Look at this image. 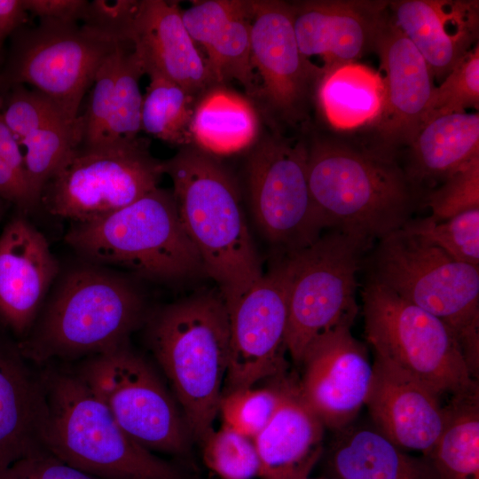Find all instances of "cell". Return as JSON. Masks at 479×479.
<instances>
[{
    "label": "cell",
    "instance_id": "1",
    "mask_svg": "<svg viewBox=\"0 0 479 479\" xmlns=\"http://www.w3.org/2000/svg\"><path fill=\"white\" fill-rule=\"evenodd\" d=\"M162 170L171 178L181 224L205 275L229 312L263 273L237 182L218 158L192 145L163 161Z\"/></svg>",
    "mask_w": 479,
    "mask_h": 479
},
{
    "label": "cell",
    "instance_id": "2",
    "mask_svg": "<svg viewBox=\"0 0 479 479\" xmlns=\"http://www.w3.org/2000/svg\"><path fill=\"white\" fill-rule=\"evenodd\" d=\"M308 180L326 229L373 244L402 228L415 208V186L393 156L374 148L315 138Z\"/></svg>",
    "mask_w": 479,
    "mask_h": 479
},
{
    "label": "cell",
    "instance_id": "3",
    "mask_svg": "<svg viewBox=\"0 0 479 479\" xmlns=\"http://www.w3.org/2000/svg\"><path fill=\"white\" fill-rule=\"evenodd\" d=\"M149 342L191 436L202 441L218 414L229 364V316L218 290L163 308L151 322Z\"/></svg>",
    "mask_w": 479,
    "mask_h": 479
},
{
    "label": "cell",
    "instance_id": "4",
    "mask_svg": "<svg viewBox=\"0 0 479 479\" xmlns=\"http://www.w3.org/2000/svg\"><path fill=\"white\" fill-rule=\"evenodd\" d=\"M42 388L41 443L61 462L98 479H184L128 436L79 375L52 373Z\"/></svg>",
    "mask_w": 479,
    "mask_h": 479
},
{
    "label": "cell",
    "instance_id": "5",
    "mask_svg": "<svg viewBox=\"0 0 479 479\" xmlns=\"http://www.w3.org/2000/svg\"><path fill=\"white\" fill-rule=\"evenodd\" d=\"M65 239L86 258L144 279L175 282L205 275L172 191L160 187L104 218L75 224Z\"/></svg>",
    "mask_w": 479,
    "mask_h": 479
},
{
    "label": "cell",
    "instance_id": "6",
    "mask_svg": "<svg viewBox=\"0 0 479 479\" xmlns=\"http://www.w3.org/2000/svg\"><path fill=\"white\" fill-rule=\"evenodd\" d=\"M371 279L445 323L479 371V266L458 262L403 227L379 240Z\"/></svg>",
    "mask_w": 479,
    "mask_h": 479
},
{
    "label": "cell",
    "instance_id": "7",
    "mask_svg": "<svg viewBox=\"0 0 479 479\" xmlns=\"http://www.w3.org/2000/svg\"><path fill=\"white\" fill-rule=\"evenodd\" d=\"M144 315L143 294L132 282L100 269L80 268L65 278L23 353L38 362L98 355L126 344Z\"/></svg>",
    "mask_w": 479,
    "mask_h": 479
},
{
    "label": "cell",
    "instance_id": "8",
    "mask_svg": "<svg viewBox=\"0 0 479 479\" xmlns=\"http://www.w3.org/2000/svg\"><path fill=\"white\" fill-rule=\"evenodd\" d=\"M362 298L365 334L375 359L439 397L479 391L456 336L441 319L371 279Z\"/></svg>",
    "mask_w": 479,
    "mask_h": 479
},
{
    "label": "cell",
    "instance_id": "9",
    "mask_svg": "<svg viewBox=\"0 0 479 479\" xmlns=\"http://www.w3.org/2000/svg\"><path fill=\"white\" fill-rule=\"evenodd\" d=\"M163 174L146 139L79 145L44 186L40 204L54 216L90 223L159 187Z\"/></svg>",
    "mask_w": 479,
    "mask_h": 479
},
{
    "label": "cell",
    "instance_id": "10",
    "mask_svg": "<svg viewBox=\"0 0 479 479\" xmlns=\"http://www.w3.org/2000/svg\"><path fill=\"white\" fill-rule=\"evenodd\" d=\"M120 41L74 22L41 19L35 27H22L12 35L0 69V94L17 84H30L75 122L99 67Z\"/></svg>",
    "mask_w": 479,
    "mask_h": 479
},
{
    "label": "cell",
    "instance_id": "11",
    "mask_svg": "<svg viewBox=\"0 0 479 479\" xmlns=\"http://www.w3.org/2000/svg\"><path fill=\"white\" fill-rule=\"evenodd\" d=\"M373 244L337 230L288 253L293 271L288 292L286 348L300 365L308 348L324 333L354 322L357 275Z\"/></svg>",
    "mask_w": 479,
    "mask_h": 479
},
{
    "label": "cell",
    "instance_id": "12",
    "mask_svg": "<svg viewBox=\"0 0 479 479\" xmlns=\"http://www.w3.org/2000/svg\"><path fill=\"white\" fill-rule=\"evenodd\" d=\"M246 183L253 219L263 236L288 254L317 240L324 222L308 180V145L265 133L250 149Z\"/></svg>",
    "mask_w": 479,
    "mask_h": 479
},
{
    "label": "cell",
    "instance_id": "13",
    "mask_svg": "<svg viewBox=\"0 0 479 479\" xmlns=\"http://www.w3.org/2000/svg\"><path fill=\"white\" fill-rule=\"evenodd\" d=\"M79 376L138 444L173 454L187 450L191 433L175 400L126 344L96 355Z\"/></svg>",
    "mask_w": 479,
    "mask_h": 479
},
{
    "label": "cell",
    "instance_id": "14",
    "mask_svg": "<svg viewBox=\"0 0 479 479\" xmlns=\"http://www.w3.org/2000/svg\"><path fill=\"white\" fill-rule=\"evenodd\" d=\"M292 271V257L286 254L228 312L230 355L223 393L255 386L282 371Z\"/></svg>",
    "mask_w": 479,
    "mask_h": 479
},
{
    "label": "cell",
    "instance_id": "15",
    "mask_svg": "<svg viewBox=\"0 0 479 479\" xmlns=\"http://www.w3.org/2000/svg\"><path fill=\"white\" fill-rule=\"evenodd\" d=\"M250 54L258 85L255 99L290 125L304 120L321 72L299 49L291 4L253 1Z\"/></svg>",
    "mask_w": 479,
    "mask_h": 479
},
{
    "label": "cell",
    "instance_id": "16",
    "mask_svg": "<svg viewBox=\"0 0 479 479\" xmlns=\"http://www.w3.org/2000/svg\"><path fill=\"white\" fill-rule=\"evenodd\" d=\"M346 321L320 335L306 350L297 385L306 404L324 427L347 428L365 405L372 378L365 347L352 335Z\"/></svg>",
    "mask_w": 479,
    "mask_h": 479
},
{
    "label": "cell",
    "instance_id": "17",
    "mask_svg": "<svg viewBox=\"0 0 479 479\" xmlns=\"http://www.w3.org/2000/svg\"><path fill=\"white\" fill-rule=\"evenodd\" d=\"M389 2L311 0L291 4L299 49L321 75L338 65L357 62L374 51L389 16ZM314 65V64H313ZM315 66V65H314Z\"/></svg>",
    "mask_w": 479,
    "mask_h": 479
},
{
    "label": "cell",
    "instance_id": "18",
    "mask_svg": "<svg viewBox=\"0 0 479 479\" xmlns=\"http://www.w3.org/2000/svg\"><path fill=\"white\" fill-rule=\"evenodd\" d=\"M384 71L385 104L374 122L381 137V152L393 156L399 145L412 144L422 126L434 84L433 74L412 42L389 17L374 51ZM394 157V156H393Z\"/></svg>",
    "mask_w": 479,
    "mask_h": 479
},
{
    "label": "cell",
    "instance_id": "19",
    "mask_svg": "<svg viewBox=\"0 0 479 479\" xmlns=\"http://www.w3.org/2000/svg\"><path fill=\"white\" fill-rule=\"evenodd\" d=\"M125 38L132 43L145 75L170 80L197 98L216 84L176 2L137 1Z\"/></svg>",
    "mask_w": 479,
    "mask_h": 479
},
{
    "label": "cell",
    "instance_id": "20",
    "mask_svg": "<svg viewBox=\"0 0 479 479\" xmlns=\"http://www.w3.org/2000/svg\"><path fill=\"white\" fill-rule=\"evenodd\" d=\"M365 405L380 433L399 448L420 451L424 457L444 426L440 397L377 359Z\"/></svg>",
    "mask_w": 479,
    "mask_h": 479
},
{
    "label": "cell",
    "instance_id": "21",
    "mask_svg": "<svg viewBox=\"0 0 479 479\" xmlns=\"http://www.w3.org/2000/svg\"><path fill=\"white\" fill-rule=\"evenodd\" d=\"M57 272L44 236L26 218H12L0 234V318L27 330Z\"/></svg>",
    "mask_w": 479,
    "mask_h": 479
},
{
    "label": "cell",
    "instance_id": "22",
    "mask_svg": "<svg viewBox=\"0 0 479 479\" xmlns=\"http://www.w3.org/2000/svg\"><path fill=\"white\" fill-rule=\"evenodd\" d=\"M253 1H196L182 10V19L202 53L216 84L237 81L256 98L258 85L251 62Z\"/></svg>",
    "mask_w": 479,
    "mask_h": 479
},
{
    "label": "cell",
    "instance_id": "23",
    "mask_svg": "<svg viewBox=\"0 0 479 479\" xmlns=\"http://www.w3.org/2000/svg\"><path fill=\"white\" fill-rule=\"evenodd\" d=\"M391 19L442 82L475 46L478 2L398 0L389 2Z\"/></svg>",
    "mask_w": 479,
    "mask_h": 479
},
{
    "label": "cell",
    "instance_id": "24",
    "mask_svg": "<svg viewBox=\"0 0 479 479\" xmlns=\"http://www.w3.org/2000/svg\"><path fill=\"white\" fill-rule=\"evenodd\" d=\"M324 425L302 398L298 386L281 381L279 403L264 428L253 438L262 479H278L318 461Z\"/></svg>",
    "mask_w": 479,
    "mask_h": 479
},
{
    "label": "cell",
    "instance_id": "25",
    "mask_svg": "<svg viewBox=\"0 0 479 479\" xmlns=\"http://www.w3.org/2000/svg\"><path fill=\"white\" fill-rule=\"evenodd\" d=\"M43 388L0 347V476L20 460L45 451L40 439Z\"/></svg>",
    "mask_w": 479,
    "mask_h": 479
},
{
    "label": "cell",
    "instance_id": "26",
    "mask_svg": "<svg viewBox=\"0 0 479 479\" xmlns=\"http://www.w3.org/2000/svg\"><path fill=\"white\" fill-rule=\"evenodd\" d=\"M254 103L224 84H215L197 99L191 122L192 145L215 157L251 149L259 137Z\"/></svg>",
    "mask_w": 479,
    "mask_h": 479
},
{
    "label": "cell",
    "instance_id": "27",
    "mask_svg": "<svg viewBox=\"0 0 479 479\" xmlns=\"http://www.w3.org/2000/svg\"><path fill=\"white\" fill-rule=\"evenodd\" d=\"M410 147L406 174L413 185L443 182L479 156V114L466 112L434 118L422 125Z\"/></svg>",
    "mask_w": 479,
    "mask_h": 479
},
{
    "label": "cell",
    "instance_id": "28",
    "mask_svg": "<svg viewBox=\"0 0 479 479\" xmlns=\"http://www.w3.org/2000/svg\"><path fill=\"white\" fill-rule=\"evenodd\" d=\"M383 75L359 62L335 66L318 80V108L334 129L350 130L374 124L385 104Z\"/></svg>",
    "mask_w": 479,
    "mask_h": 479
},
{
    "label": "cell",
    "instance_id": "29",
    "mask_svg": "<svg viewBox=\"0 0 479 479\" xmlns=\"http://www.w3.org/2000/svg\"><path fill=\"white\" fill-rule=\"evenodd\" d=\"M342 431L332 456L340 479H439L425 457L405 453L376 428Z\"/></svg>",
    "mask_w": 479,
    "mask_h": 479
},
{
    "label": "cell",
    "instance_id": "30",
    "mask_svg": "<svg viewBox=\"0 0 479 479\" xmlns=\"http://www.w3.org/2000/svg\"><path fill=\"white\" fill-rule=\"evenodd\" d=\"M439 479H479V391L452 397L442 431L425 457Z\"/></svg>",
    "mask_w": 479,
    "mask_h": 479
},
{
    "label": "cell",
    "instance_id": "31",
    "mask_svg": "<svg viewBox=\"0 0 479 479\" xmlns=\"http://www.w3.org/2000/svg\"><path fill=\"white\" fill-rule=\"evenodd\" d=\"M143 96L141 130L180 147L192 145L190 127L197 98L180 85L150 75Z\"/></svg>",
    "mask_w": 479,
    "mask_h": 479
},
{
    "label": "cell",
    "instance_id": "32",
    "mask_svg": "<svg viewBox=\"0 0 479 479\" xmlns=\"http://www.w3.org/2000/svg\"><path fill=\"white\" fill-rule=\"evenodd\" d=\"M82 139L80 116L75 123L48 126L27 135L20 146L31 196L36 206L49 180L63 165L67 157Z\"/></svg>",
    "mask_w": 479,
    "mask_h": 479
},
{
    "label": "cell",
    "instance_id": "33",
    "mask_svg": "<svg viewBox=\"0 0 479 479\" xmlns=\"http://www.w3.org/2000/svg\"><path fill=\"white\" fill-rule=\"evenodd\" d=\"M143 75L145 69L132 43L122 40L118 49L106 144L132 141L139 137L143 104L139 80Z\"/></svg>",
    "mask_w": 479,
    "mask_h": 479
},
{
    "label": "cell",
    "instance_id": "34",
    "mask_svg": "<svg viewBox=\"0 0 479 479\" xmlns=\"http://www.w3.org/2000/svg\"><path fill=\"white\" fill-rule=\"evenodd\" d=\"M403 228L438 247L454 260L479 266V208L443 222L430 216L411 219Z\"/></svg>",
    "mask_w": 479,
    "mask_h": 479
},
{
    "label": "cell",
    "instance_id": "35",
    "mask_svg": "<svg viewBox=\"0 0 479 479\" xmlns=\"http://www.w3.org/2000/svg\"><path fill=\"white\" fill-rule=\"evenodd\" d=\"M207 467L221 479H254L261 463L254 440L224 425L201 441Z\"/></svg>",
    "mask_w": 479,
    "mask_h": 479
},
{
    "label": "cell",
    "instance_id": "36",
    "mask_svg": "<svg viewBox=\"0 0 479 479\" xmlns=\"http://www.w3.org/2000/svg\"><path fill=\"white\" fill-rule=\"evenodd\" d=\"M1 116L20 142L30 133L56 124L75 123L43 92L17 84L0 94Z\"/></svg>",
    "mask_w": 479,
    "mask_h": 479
},
{
    "label": "cell",
    "instance_id": "37",
    "mask_svg": "<svg viewBox=\"0 0 479 479\" xmlns=\"http://www.w3.org/2000/svg\"><path fill=\"white\" fill-rule=\"evenodd\" d=\"M479 107L478 43L454 67L439 86L432 90L422 125L443 115L466 113ZM422 127V126H421Z\"/></svg>",
    "mask_w": 479,
    "mask_h": 479
},
{
    "label": "cell",
    "instance_id": "38",
    "mask_svg": "<svg viewBox=\"0 0 479 479\" xmlns=\"http://www.w3.org/2000/svg\"><path fill=\"white\" fill-rule=\"evenodd\" d=\"M281 397V381L271 388L255 386L224 392L218 413L223 425L254 438L267 424Z\"/></svg>",
    "mask_w": 479,
    "mask_h": 479
},
{
    "label": "cell",
    "instance_id": "39",
    "mask_svg": "<svg viewBox=\"0 0 479 479\" xmlns=\"http://www.w3.org/2000/svg\"><path fill=\"white\" fill-rule=\"evenodd\" d=\"M427 206L436 222L479 208V156L458 169L428 196Z\"/></svg>",
    "mask_w": 479,
    "mask_h": 479
},
{
    "label": "cell",
    "instance_id": "40",
    "mask_svg": "<svg viewBox=\"0 0 479 479\" xmlns=\"http://www.w3.org/2000/svg\"><path fill=\"white\" fill-rule=\"evenodd\" d=\"M122 41L104 60L96 74L87 109L83 114L80 115L82 129V139L80 145L106 144L112 115L118 49Z\"/></svg>",
    "mask_w": 479,
    "mask_h": 479
},
{
    "label": "cell",
    "instance_id": "41",
    "mask_svg": "<svg viewBox=\"0 0 479 479\" xmlns=\"http://www.w3.org/2000/svg\"><path fill=\"white\" fill-rule=\"evenodd\" d=\"M0 199L28 212L35 205L27 185L20 145L0 114Z\"/></svg>",
    "mask_w": 479,
    "mask_h": 479
},
{
    "label": "cell",
    "instance_id": "42",
    "mask_svg": "<svg viewBox=\"0 0 479 479\" xmlns=\"http://www.w3.org/2000/svg\"><path fill=\"white\" fill-rule=\"evenodd\" d=\"M27 12L41 19L78 23L83 21L89 1L85 0H23Z\"/></svg>",
    "mask_w": 479,
    "mask_h": 479
},
{
    "label": "cell",
    "instance_id": "43",
    "mask_svg": "<svg viewBox=\"0 0 479 479\" xmlns=\"http://www.w3.org/2000/svg\"><path fill=\"white\" fill-rule=\"evenodd\" d=\"M27 13L23 0H0V67L4 41L24 26Z\"/></svg>",
    "mask_w": 479,
    "mask_h": 479
},
{
    "label": "cell",
    "instance_id": "44",
    "mask_svg": "<svg viewBox=\"0 0 479 479\" xmlns=\"http://www.w3.org/2000/svg\"><path fill=\"white\" fill-rule=\"evenodd\" d=\"M316 461L310 462L300 468L291 472L290 474L282 476L278 479H323V478H313L310 476V474L315 466Z\"/></svg>",
    "mask_w": 479,
    "mask_h": 479
},
{
    "label": "cell",
    "instance_id": "45",
    "mask_svg": "<svg viewBox=\"0 0 479 479\" xmlns=\"http://www.w3.org/2000/svg\"><path fill=\"white\" fill-rule=\"evenodd\" d=\"M4 203H5V201H4L3 200L0 199V221H1V218H2L4 211Z\"/></svg>",
    "mask_w": 479,
    "mask_h": 479
}]
</instances>
